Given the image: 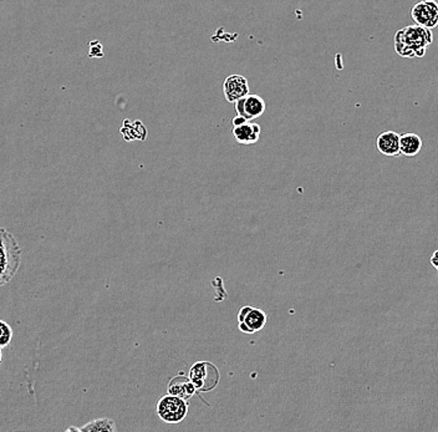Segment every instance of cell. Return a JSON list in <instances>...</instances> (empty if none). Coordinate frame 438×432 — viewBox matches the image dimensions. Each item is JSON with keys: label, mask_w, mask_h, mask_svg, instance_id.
<instances>
[{"label": "cell", "mask_w": 438, "mask_h": 432, "mask_svg": "<svg viewBox=\"0 0 438 432\" xmlns=\"http://www.w3.org/2000/svg\"><path fill=\"white\" fill-rule=\"evenodd\" d=\"M432 41L433 34L431 30L418 25H410L395 34V50L402 58H424Z\"/></svg>", "instance_id": "1"}, {"label": "cell", "mask_w": 438, "mask_h": 432, "mask_svg": "<svg viewBox=\"0 0 438 432\" xmlns=\"http://www.w3.org/2000/svg\"><path fill=\"white\" fill-rule=\"evenodd\" d=\"M23 249L13 233L0 227V286H7L21 266Z\"/></svg>", "instance_id": "2"}, {"label": "cell", "mask_w": 438, "mask_h": 432, "mask_svg": "<svg viewBox=\"0 0 438 432\" xmlns=\"http://www.w3.org/2000/svg\"><path fill=\"white\" fill-rule=\"evenodd\" d=\"M156 412L159 419L166 424H179L188 415V402L178 396L165 395L159 400L156 405Z\"/></svg>", "instance_id": "3"}, {"label": "cell", "mask_w": 438, "mask_h": 432, "mask_svg": "<svg viewBox=\"0 0 438 432\" xmlns=\"http://www.w3.org/2000/svg\"><path fill=\"white\" fill-rule=\"evenodd\" d=\"M268 317L266 312L255 308L246 306L240 308L238 312V329L244 334L258 332L266 326Z\"/></svg>", "instance_id": "4"}, {"label": "cell", "mask_w": 438, "mask_h": 432, "mask_svg": "<svg viewBox=\"0 0 438 432\" xmlns=\"http://www.w3.org/2000/svg\"><path fill=\"white\" fill-rule=\"evenodd\" d=\"M411 16L415 25L435 29L438 25V3L435 0L418 1L411 9Z\"/></svg>", "instance_id": "5"}, {"label": "cell", "mask_w": 438, "mask_h": 432, "mask_svg": "<svg viewBox=\"0 0 438 432\" xmlns=\"http://www.w3.org/2000/svg\"><path fill=\"white\" fill-rule=\"evenodd\" d=\"M234 106H235L238 117L251 122L266 113V101L263 100L259 95H254V93H249L246 98L237 101Z\"/></svg>", "instance_id": "6"}, {"label": "cell", "mask_w": 438, "mask_h": 432, "mask_svg": "<svg viewBox=\"0 0 438 432\" xmlns=\"http://www.w3.org/2000/svg\"><path fill=\"white\" fill-rule=\"evenodd\" d=\"M209 365V363H205V361H200V363H196L194 365L191 367V372H189V381L192 383L196 390H200V391H208V390H212L214 385L209 380H207L206 378H216L219 376L218 370L216 366H213L211 364L209 369H207Z\"/></svg>", "instance_id": "7"}, {"label": "cell", "mask_w": 438, "mask_h": 432, "mask_svg": "<svg viewBox=\"0 0 438 432\" xmlns=\"http://www.w3.org/2000/svg\"><path fill=\"white\" fill-rule=\"evenodd\" d=\"M233 137L242 145H253L259 140L260 126L251 121L234 117L233 120Z\"/></svg>", "instance_id": "8"}, {"label": "cell", "mask_w": 438, "mask_h": 432, "mask_svg": "<svg viewBox=\"0 0 438 432\" xmlns=\"http://www.w3.org/2000/svg\"><path fill=\"white\" fill-rule=\"evenodd\" d=\"M223 93L228 102L235 104L237 101L249 95V84L242 75H231L223 82Z\"/></svg>", "instance_id": "9"}, {"label": "cell", "mask_w": 438, "mask_h": 432, "mask_svg": "<svg viewBox=\"0 0 438 432\" xmlns=\"http://www.w3.org/2000/svg\"><path fill=\"white\" fill-rule=\"evenodd\" d=\"M400 137L401 135H398L395 131H384L380 133L376 139V148L380 153L385 155V156H398L400 151Z\"/></svg>", "instance_id": "10"}, {"label": "cell", "mask_w": 438, "mask_h": 432, "mask_svg": "<svg viewBox=\"0 0 438 432\" xmlns=\"http://www.w3.org/2000/svg\"><path fill=\"white\" fill-rule=\"evenodd\" d=\"M422 150V139L417 133H407L400 137V151L401 155L407 157H413Z\"/></svg>", "instance_id": "11"}, {"label": "cell", "mask_w": 438, "mask_h": 432, "mask_svg": "<svg viewBox=\"0 0 438 432\" xmlns=\"http://www.w3.org/2000/svg\"><path fill=\"white\" fill-rule=\"evenodd\" d=\"M121 133L126 141H143L147 137L146 127L141 121H124V126L121 127Z\"/></svg>", "instance_id": "12"}, {"label": "cell", "mask_w": 438, "mask_h": 432, "mask_svg": "<svg viewBox=\"0 0 438 432\" xmlns=\"http://www.w3.org/2000/svg\"><path fill=\"white\" fill-rule=\"evenodd\" d=\"M82 432H117V427L113 419L100 418L87 422L80 427Z\"/></svg>", "instance_id": "13"}, {"label": "cell", "mask_w": 438, "mask_h": 432, "mask_svg": "<svg viewBox=\"0 0 438 432\" xmlns=\"http://www.w3.org/2000/svg\"><path fill=\"white\" fill-rule=\"evenodd\" d=\"M196 387L193 385L192 383L189 381V379L185 380L183 383H178L176 381V379L173 380L172 383L168 386V394L173 395V396H178L181 399L186 400L192 398L193 395L196 394Z\"/></svg>", "instance_id": "14"}, {"label": "cell", "mask_w": 438, "mask_h": 432, "mask_svg": "<svg viewBox=\"0 0 438 432\" xmlns=\"http://www.w3.org/2000/svg\"><path fill=\"white\" fill-rule=\"evenodd\" d=\"M13 328L7 321L0 319V349L7 348L13 340Z\"/></svg>", "instance_id": "15"}, {"label": "cell", "mask_w": 438, "mask_h": 432, "mask_svg": "<svg viewBox=\"0 0 438 432\" xmlns=\"http://www.w3.org/2000/svg\"><path fill=\"white\" fill-rule=\"evenodd\" d=\"M90 58H101L104 56L102 53V45L100 44L99 41H91L90 43V53H89Z\"/></svg>", "instance_id": "16"}, {"label": "cell", "mask_w": 438, "mask_h": 432, "mask_svg": "<svg viewBox=\"0 0 438 432\" xmlns=\"http://www.w3.org/2000/svg\"><path fill=\"white\" fill-rule=\"evenodd\" d=\"M432 266H435L438 271V249L432 253L431 258H430Z\"/></svg>", "instance_id": "17"}, {"label": "cell", "mask_w": 438, "mask_h": 432, "mask_svg": "<svg viewBox=\"0 0 438 432\" xmlns=\"http://www.w3.org/2000/svg\"><path fill=\"white\" fill-rule=\"evenodd\" d=\"M64 432H82L81 431V429L80 427H76V426H69L67 430Z\"/></svg>", "instance_id": "18"}, {"label": "cell", "mask_w": 438, "mask_h": 432, "mask_svg": "<svg viewBox=\"0 0 438 432\" xmlns=\"http://www.w3.org/2000/svg\"><path fill=\"white\" fill-rule=\"evenodd\" d=\"M1 361H3V352H1V349H0V364H1Z\"/></svg>", "instance_id": "19"}, {"label": "cell", "mask_w": 438, "mask_h": 432, "mask_svg": "<svg viewBox=\"0 0 438 432\" xmlns=\"http://www.w3.org/2000/svg\"><path fill=\"white\" fill-rule=\"evenodd\" d=\"M19 432H23V431H19Z\"/></svg>", "instance_id": "20"}]
</instances>
